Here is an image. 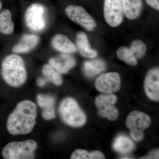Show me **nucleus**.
<instances>
[{
  "instance_id": "26",
  "label": "nucleus",
  "mask_w": 159,
  "mask_h": 159,
  "mask_svg": "<svg viewBox=\"0 0 159 159\" xmlns=\"http://www.w3.org/2000/svg\"><path fill=\"white\" fill-rule=\"evenodd\" d=\"M144 159H159V149L151 152L147 157Z\"/></svg>"
},
{
  "instance_id": "5",
  "label": "nucleus",
  "mask_w": 159,
  "mask_h": 159,
  "mask_svg": "<svg viewBox=\"0 0 159 159\" xmlns=\"http://www.w3.org/2000/svg\"><path fill=\"white\" fill-rule=\"evenodd\" d=\"M151 122V120L148 115L139 111H134L127 116L125 123L130 130L131 138L139 142L144 139L143 130L149 127Z\"/></svg>"
},
{
  "instance_id": "23",
  "label": "nucleus",
  "mask_w": 159,
  "mask_h": 159,
  "mask_svg": "<svg viewBox=\"0 0 159 159\" xmlns=\"http://www.w3.org/2000/svg\"><path fill=\"white\" fill-rule=\"evenodd\" d=\"M103 154L99 151L89 152L83 149H77L71 156L72 159H105Z\"/></svg>"
},
{
  "instance_id": "18",
  "label": "nucleus",
  "mask_w": 159,
  "mask_h": 159,
  "mask_svg": "<svg viewBox=\"0 0 159 159\" xmlns=\"http://www.w3.org/2000/svg\"><path fill=\"white\" fill-rule=\"evenodd\" d=\"M15 25L12 20L11 11L5 9L0 12V32L9 35L14 32Z\"/></svg>"
},
{
  "instance_id": "20",
  "label": "nucleus",
  "mask_w": 159,
  "mask_h": 159,
  "mask_svg": "<svg viewBox=\"0 0 159 159\" xmlns=\"http://www.w3.org/2000/svg\"><path fill=\"white\" fill-rule=\"evenodd\" d=\"M106 64L101 60L87 61L84 65V73L87 77H93L105 70Z\"/></svg>"
},
{
  "instance_id": "14",
  "label": "nucleus",
  "mask_w": 159,
  "mask_h": 159,
  "mask_svg": "<svg viewBox=\"0 0 159 159\" xmlns=\"http://www.w3.org/2000/svg\"><path fill=\"white\" fill-rule=\"evenodd\" d=\"M39 41V38L35 34H24L19 42L12 48V51L16 53H28L37 46Z\"/></svg>"
},
{
  "instance_id": "11",
  "label": "nucleus",
  "mask_w": 159,
  "mask_h": 159,
  "mask_svg": "<svg viewBox=\"0 0 159 159\" xmlns=\"http://www.w3.org/2000/svg\"><path fill=\"white\" fill-rule=\"evenodd\" d=\"M144 88L147 97L154 101L159 100V70L153 68L148 71L144 81Z\"/></svg>"
},
{
  "instance_id": "13",
  "label": "nucleus",
  "mask_w": 159,
  "mask_h": 159,
  "mask_svg": "<svg viewBox=\"0 0 159 159\" xmlns=\"http://www.w3.org/2000/svg\"><path fill=\"white\" fill-rule=\"evenodd\" d=\"M51 44L55 50L62 53L72 54L77 50L76 45L64 34H55L51 39Z\"/></svg>"
},
{
  "instance_id": "27",
  "label": "nucleus",
  "mask_w": 159,
  "mask_h": 159,
  "mask_svg": "<svg viewBox=\"0 0 159 159\" xmlns=\"http://www.w3.org/2000/svg\"><path fill=\"white\" fill-rule=\"evenodd\" d=\"M48 81V80L46 78H39L37 80L38 85L39 87L44 86Z\"/></svg>"
},
{
  "instance_id": "9",
  "label": "nucleus",
  "mask_w": 159,
  "mask_h": 159,
  "mask_svg": "<svg viewBox=\"0 0 159 159\" xmlns=\"http://www.w3.org/2000/svg\"><path fill=\"white\" fill-rule=\"evenodd\" d=\"M116 96L113 94L100 95L95 99V104L98 109V115L110 121H115L119 117V111L115 107Z\"/></svg>"
},
{
  "instance_id": "19",
  "label": "nucleus",
  "mask_w": 159,
  "mask_h": 159,
  "mask_svg": "<svg viewBox=\"0 0 159 159\" xmlns=\"http://www.w3.org/2000/svg\"><path fill=\"white\" fill-rule=\"evenodd\" d=\"M113 147L118 152L127 153L133 150L135 145L134 142L129 137L121 135L118 136L115 139Z\"/></svg>"
},
{
  "instance_id": "22",
  "label": "nucleus",
  "mask_w": 159,
  "mask_h": 159,
  "mask_svg": "<svg viewBox=\"0 0 159 159\" xmlns=\"http://www.w3.org/2000/svg\"><path fill=\"white\" fill-rule=\"evenodd\" d=\"M117 57L127 64L132 66H136L138 61L132 51L127 47H121L116 51Z\"/></svg>"
},
{
  "instance_id": "7",
  "label": "nucleus",
  "mask_w": 159,
  "mask_h": 159,
  "mask_svg": "<svg viewBox=\"0 0 159 159\" xmlns=\"http://www.w3.org/2000/svg\"><path fill=\"white\" fill-rule=\"evenodd\" d=\"M65 12L70 20L86 30L92 31L97 27L94 18L81 6L70 5L66 8Z\"/></svg>"
},
{
  "instance_id": "28",
  "label": "nucleus",
  "mask_w": 159,
  "mask_h": 159,
  "mask_svg": "<svg viewBox=\"0 0 159 159\" xmlns=\"http://www.w3.org/2000/svg\"><path fill=\"white\" fill-rule=\"evenodd\" d=\"M2 2H1V0H0V10H1V9H2Z\"/></svg>"
},
{
  "instance_id": "15",
  "label": "nucleus",
  "mask_w": 159,
  "mask_h": 159,
  "mask_svg": "<svg viewBox=\"0 0 159 159\" xmlns=\"http://www.w3.org/2000/svg\"><path fill=\"white\" fill-rule=\"evenodd\" d=\"M37 100L40 107L43 110L42 113L43 119L47 120L54 119L55 99L54 97L49 95L39 94L37 97Z\"/></svg>"
},
{
  "instance_id": "12",
  "label": "nucleus",
  "mask_w": 159,
  "mask_h": 159,
  "mask_svg": "<svg viewBox=\"0 0 159 159\" xmlns=\"http://www.w3.org/2000/svg\"><path fill=\"white\" fill-rule=\"evenodd\" d=\"M49 64L60 74H66L76 64V61L73 56L69 54L62 53L49 60Z\"/></svg>"
},
{
  "instance_id": "24",
  "label": "nucleus",
  "mask_w": 159,
  "mask_h": 159,
  "mask_svg": "<svg viewBox=\"0 0 159 159\" xmlns=\"http://www.w3.org/2000/svg\"><path fill=\"white\" fill-rule=\"evenodd\" d=\"M130 49L137 59H141L144 57L147 51V46L140 39H135L130 45Z\"/></svg>"
},
{
  "instance_id": "1",
  "label": "nucleus",
  "mask_w": 159,
  "mask_h": 159,
  "mask_svg": "<svg viewBox=\"0 0 159 159\" xmlns=\"http://www.w3.org/2000/svg\"><path fill=\"white\" fill-rule=\"evenodd\" d=\"M36 116L37 107L34 102L21 101L8 117L7 130L13 135L30 133L36 123Z\"/></svg>"
},
{
  "instance_id": "10",
  "label": "nucleus",
  "mask_w": 159,
  "mask_h": 159,
  "mask_svg": "<svg viewBox=\"0 0 159 159\" xmlns=\"http://www.w3.org/2000/svg\"><path fill=\"white\" fill-rule=\"evenodd\" d=\"M95 87L97 90L104 93H116L121 87L120 75L116 72L101 74L96 80Z\"/></svg>"
},
{
  "instance_id": "8",
  "label": "nucleus",
  "mask_w": 159,
  "mask_h": 159,
  "mask_svg": "<svg viewBox=\"0 0 159 159\" xmlns=\"http://www.w3.org/2000/svg\"><path fill=\"white\" fill-rule=\"evenodd\" d=\"M103 15L109 26L116 28L120 25L124 15L122 0H104Z\"/></svg>"
},
{
  "instance_id": "3",
  "label": "nucleus",
  "mask_w": 159,
  "mask_h": 159,
  "mask_svg": "<svg viewBox=\"0 0 159 159\" xmlns=\"http://www.w3.org/2000/svg\"><path fill=\"white\" fill-rule=\"evenodd\" d=\"M59 111L63 121L70 126L80 127L86 121L85 114L73 98L68 97L63 99L60 105Z\"/></svg>"
},
{
  "instance_id": "25",
  "label": "nucleus",
  "mask_w": 159,
  "mask_h": 159,
  "mask_svg": "<svg viewBox=\"0 0 159 159\" xmlns=\"http://www.w3.org/2000/svg\"><path fill=\"white\" fill-rule=\"evenodd\" d=\"M145 1L148 6L157 11H159V0H145Z\"/></svg>"
},
{
  "instance_id": "17",
  "label": "nucleus",
  "mask_w": 159,
  "mask_h": 159,
  "mask_svg": "<svg viewBox=\"0 0 159 159\" xmlns=\"http://www.w3.org/2000/svg\"><path fill=\"white\" fill-rule=\"evenodd\" d=\"M123 11L128 19L134 20L140 16L143 9L142 0H122Z\"/></svg>"
},
{
  "instance_id": "16",
  "label": "nucleus",
  "mask_w": 159,
  "mask_h": 159,
  "mask_svg": "<svg viewBox=\"0 0 159 159\" xmlns=\"http://www.w3.org/2000/svg\"><path fill=\"white\" fill-rule=\"evenodd\" d=\"M76 47L80 53L83 57L93 58L97 57L98 52L91 48L87 35L84 32L80 31L77 33L76 38Z\"/></svg>"
},
{
  "instance_id": "21",
  "label": "nucleus",
  "mask_w": 159,
  "mask_h": 159,
  "mask_svg": "<svg viewBox=\"0 0 159 159\" xmlns=\"http://www.w3.org/2000/svg\"><path fill=\"white\" fill-rule=\"evenodd\" d=\"M43 75L48 80L51 81L56 85L62 84V79L60 73L50 64H46L42 69Z\"/></svg>"
},
{
  "instance_id": "6",
  "label": "nucleus",
  "mask_w": 159,
  "mask_h": 159,
  "mask_svg": "<svg viewBox=\"0 0 159 159\" xmlns=\"http://www.w3.org/2000/svg\"><path fill=\"white\" fill-rule=\"evenodd\" d=\"M46 8L42 4L33 3L26 9L25 14L26 26L31 31H42L46 26Z\"/></svg>"
},
{
  "instance_id": "2",
  "label": "nucleus",
  "mask_w": 159,
  "mask_h": 159,
  "mask_svg": "<svg viewBox=\"0 0 159 159\" xmlns=\"http://www.w3.org/2000/svg\"><path fill=\"white\" fill-rule=\"evenodd\" d=\"M1 74L4 81L10 86L19 87L22 85L27 77L24 60L17 54L6 56L2 62Z\"/></svg>"
},
{
  "instance_id": "4",
  "label": "nucleus",
  "mask_w": 159,
  "mask_h": 159,
  "mask_svg": "<svg viewBox=\"0 0 159 159\" xmlns=\"http://www.w3.org/2000/svg\"><path fill=\"white\" fill-rule=\"evenodd\" d=\"M37 147V143L32 139L11 142L3 148L2 154L6 159H34V151Z\"/></svg>"
}]
</instances>
